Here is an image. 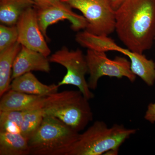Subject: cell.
Segmentation results:
<instances>
[{"label": "cell", "instance_id": "obj_1", "mask_svg": "<svg viewBox=\"0 0 155 155\" xmlns=\"http://www.w3.org/2000/svg\"><path fill=\"white\" fill-rule=\"evenodd\" d=\"M115 31L127 49L143 54L155 39V0H125L115 11Z\"/></svg>", "mask_w": 155, "mask_h": 155}, {"label": "cell", "instance_id": "obj_2", "mask_svg": "<svg viewBox=\"0 0 155 155\" xmlns=\"http://www.w3.org/2000/svg\"><path fill=\"white\" fill-rule=\"evenodd\" d=\"M89 101L80 90L57 92L46 97L42 109L79 132L93 119Z\"/></svg>", "mask_w": 155, "mask_h": 155}, {"label": "cell", "instance_id": "obj_3", "mask_svg": "<svg viewBox=\"0 0 155 155\" xmlns=\"http://www.w3.org/2000/svg\"><path fill=\"white\" fill-rule=\"evenodd\" d=\"M137 130L114 124L108 127L105 122L97 121L78 137L68 155H104L119 147Z\"/></svg>", "mask_w": 155, "mask_h": 155}, {"label": "cell", "instance_id": "obj_4", "mask_svg": "<svg viewBox=\"0 0 155 155\" xmlns=\"http://www.w3.org/2000/svg\"><path fill=\"white\" fill-rule=\"evenodd\" d=\"M79 134L58 118L45 116L38 129L28 140L30 155H68Z\"/></svg>", "mask_w": 155, "mask_h": 155}, {"label": "cell", "instance_id": "obj_5", "mask_svg": "<svg viewBox=\"0 0 155 155\" xmlns=\"http://www.w3.org/2000/svg\"><path fill=\"white\" fill-rule=\"evenodd\" d=\"M82 13L87 22L85 30L108 36L115 31L116 15L112 0H61Z\"/></svg>", "mask_w": 155, "mask_h": 155}, {"label": "cell", "instance_id": "obj_6", "mask_svg": "<svg viewBox=\"0 0 155 155\" xmlns=\"http://www.w3.org/2000/svg\"><path fill=\"white\" fill-rule=\"evenodd\" d=\"M75 41L81 46L88 49L105 52L116 51L127 56L130 60L131 71L142 79L149 77L154 71L155 63L153 60H149L143 54L119 46L108 36L95 35L84 30L76 34Z\"/></svg>", "mask_w": 155, "mask_h": 155}, {"label": "cell", "instance_id": "obj_7", "mask_svg": "<svg viewBox=\"0 0 155 155\" xmlns=\"http://www.w3.org/2000/svg\"><path fill=\"white\" fill-rule=\"evenodd\" d=\"M105 53L87 50L85 58L90 75L87 83L91 90L96 89L98 81L103 76L118 78L125 77L130 82L135 81L136 75L131 71L130 61L121 57H116L114 60H111Z\"/></svg>", "mask_w": 155, "mask_h": 155}, {"label": "cell", "instance_id": "obj_8", "mask_svg": "<svg viewBox=\"0 0 155 155\" xmlns=\"http://www.w3.org/2000/svg\"><path fill=\"white\" fill-rule=\"evenodd\" d=\"M51 63L62 65L67 69V72L62 80L58 83L59 86L72 85L77 87L87 99L93 98L94 94L89 88L85 79L88 69L85 56L81 50L69 51L66 47H63L51 55Z\"/></svg>", "mask_w": 155, "mask_h": 155}, {"label": "cell", "instance_id": "obj_9", "mask_svg": "<svg viewBox=\"0 0 155 155\" xmlns=\"http://www.w3.org/2000/svg\"><path fill=\"white\" fill-rule=\"evenodd\" d=\"M40 28L47 41L48 26L63 20H68L71 24V28L75 31L85 29L87 25L86 19L83 16L78 15L72 11L69 5L61 2L45 7L34 6Z\"/></svg>", "mask_w": 155, "mask_h": 155}, {"label": "cell", "instance_id": "obj_10", "mask_svg": "<svg viewBox=\"0 0 155 155\" xmlns=\"http://www.w3.org/2000/svg\"><path fill=\"white\" fill-rule=\"evenodd\" d=\"M17 41L21 45L41 53L48 57L51 53L46 38L40 28L34 7L26 10L16 24Z\"/></svg>", "mask_w": 155, "mask_h": 155}, {"label": "cell", "instance_id": "obj_11", "mask_svg": "<svg viewBox=\"0 0 155 155\" xmlns=\"http://www.w3.org/2000/svg\"><path fill=\"white\" fill-rule=\"evenodd\" d=\"M49 60L41 53L22 45L14 60L12 79L31 71L48 73L51 71Z\"/></svg>", "mask_w": 155, "mask_h": 155}, {"label": "cell", "instance_id": "obj_12", "mask_svg": "<svg viewBox=\"0 0 155 155\" xmlns=\"http://www.w3.org/2000/svg\"><path fill=\"white\" fill-rule=\"evenodd\" d=\"M46 96L28 94L10 89L1 97L0 111L25 112L42 109Z\"/></svg>", "mask_w": 155, "mask_h": 155}, {"label": "cell", "instance_id": "obj_13", "mask_svg": "<svg viewBox=\"0 0 155 155\" xmlns=\"http://www.w3.org/2000/svg\"><path fill=\"white\" fill-rule=\"evenodd\" d=\"M59 87L55 84H43L31 72H29L13 79L10 89L28 94L48 96L58 92Z\"/></svg>", "mask_w": 155, "mask_h": 155}, {"label": "cell", "instance_id": "obj_14", "mask_svg": "<svg viewBox=\"0 0 155 155\" xmlns=\"http://www.w3.org/2000/svg\"><path fill=\"white\" fill-rule=\"evenodd\" d=\"M22 45L16 42L11 47L0 52V96L11 88L12 67L14 60Z\"/></svg>", "mask_w": 155, "mask_h": 155}, {"label": "cell", "instance_id": "obj_15", "mask_svg": "<svg viewBox=\"0 0 155 155\" xmlns=\"http://www.w3.org/2000/svg\"><path fill=\"white\" fill-rule=\"evenodd\" d=\"M35 5L31 0H0V22L3 25H16L23 13Z\"/></svg>", "mask_w": 155, "mask_h": 155}, {"label": "cell", "instance_id": "obj_16", "mask_svg": "<svg viewBox=\"0 0 155 155\" xmlns=\"http://www.w3.org/2000/svg\"><path fill=\"white\" fill-rule=\"evenodd\" d=\"M28 155V140L21 133L0 132V155Z\"/></svg>", "mask_w": 155, "mask_h": 155}, {"label": "cell", "instance_id": "obj_17", "mask_svg": "<svg viewBox=\"0 0 155 155\" xmlns=\"http://www.w3.org/2000/svg\"><path fill=\"white\" fill-rule=\"evenodd\" d=\"M44 117V114L42 109L25 111L22 120L21 134L28 140L40 126Z\"/></svg>", "mask_w": 155, "mask_h": 155}, {"label": "cell", "instance_id": "obj_18", "mask_svg": "<svg viewBox=\"0 0 155 155\" xmlns=\"http://www.w3.org/2000/svg\"><path fill=\"white\" fill-rule=\"evenodd\" d=\"M24 112L0 111V132L20 133Z\"/></svg>", "mask_w": 155, "mask_h": 155}, {"label": "cell", "instance_id": "obj_19", "mask_svg": "<svg viewBox=\"0 0 155 155\" xmlns=\"http://www.w3.org/2000/svg\"><path fill=\"white\" fill-rule=\"evenodd\" d=\"M18 32L16 25H0V52L8 48L17 41Z\"/></svg>", "mask_w": 155, "mask_h": 155}, {"label": "cell", "instance_id": "obj_20", "mask_svg": "<svg viewBox=\"0 0 155 155\" xmlns=\"http://www.w3.org/2000/svg\"><path fill=\"white\" fill-rule=\"evenodd\" d=\"M144 119L151 123L155 122V103H151L147 108Z\"/></svg>", "mask_w": 155, "mask_h": 155}, {"label": "cell", "instance_id": "obj_21", "mask_svg": "<svg viewBox=\"0 0 155 155\" xmlns=\"http://www.w3.org/2000/svg\"><path fill=\"white\" fill-rule=\"evenodd\" d=\"M38 7H45L61 2V0H31Z\"/></svg>", "mask_w": 155, "mask_h": 155}, {"label": "cell", "instance_id": "obj_22", "mask_svg": "<svg viewBox=\"0 0 155 155\" xmlns=\"http://www.w3.org/2000/svg\"><path fill=\"white\" fill-rule=\"evenodd\" d=\"M125 0H112L113 8L116 11Z\"/></svg>", "mask_w": 155, "mask_h": 155}, {"label": "cell", "instance_id": "obj_23", "mask_svg": "<svg viewBox=\"0 0 155 155\" xmlns=\"http://www.w3.org/2000/svg\"><path fill=\"white\" fill-rule=\"evenodd\" d=\"M119 150H110L105 153L104 155H118Z\"/></svg>", "mask_w": 155, "mask_h": 155}]
</instances>
